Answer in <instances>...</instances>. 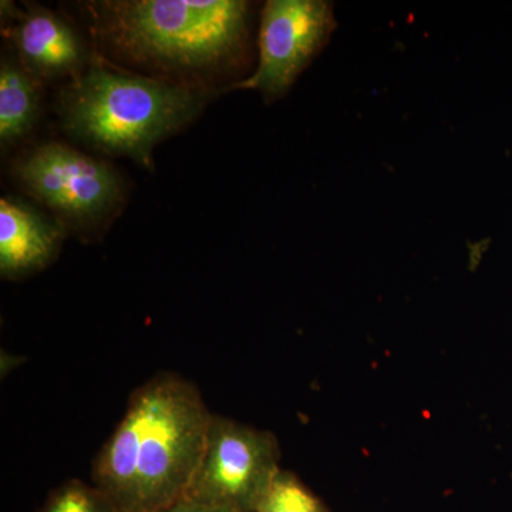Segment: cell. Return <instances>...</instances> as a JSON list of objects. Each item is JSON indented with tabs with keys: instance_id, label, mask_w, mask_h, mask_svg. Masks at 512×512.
<instances>
[{
	"instance_id": "obj_1",
	"label": "cell",
	"mask_w": 512,
	"mask_h": 512,
	"mask_svg": "<svg viewBox=\"0 0 512 512\" xmlns=\"http://www.w3.org/2000/svg\"><path fill=\"white\" fill-rule=\"evenodd\" d=\"M212 414L200 390L163 373L138 387L94 461L93 481L119 512H157L185 497Z\"/></svg>"
},
{
	"instance_id": "obj_2",
	"label": "cell",
	"mask_w": 512,
	"mask_h": 512,
	"mask_svg": "<svg viewBox=\"0 0 512 512\" xmlns=\"http://www.w3.org/2000/svg\"><path fill=\"white\" fill-rule=\"evenodd\" d=\"M89 10L114 55L160 72H221L248 42L249 5L242 0H106Z\"/></svg>"
},
{
	"instance_id": "obj_3",
	"label": "cell",
	"mask_w": 512,
	"mask_h": 512,
	"mask_svg": "<svg viewBox=\"0 0 512 512\" xmlns=\"http://www.w3.org/2000/svg\"><path fill=\"white\" fill-rule=\"evenodd\" d=\"M198 87L92 62L66 84L60 120L67 133L109 156L153 170V150L205 104Z\"/></svg>"
},
{
	"instance_id": "obj_4",
	"label": "cell",
	"mask_w": 512,
	"mask_h": 512,
	"mask_svg": "<svg viewBox=\"0 0 512 512\" xmlns=\"http://www.w3.org/2000/svg\"><path fill=\"white\" fill-rule=\"evenodd\" d=\"M281 450L274 434L212 414L200 464L184 498L228 512H256Z\"/></svg>"
},
{
	"instance_id": "obj_5",
	"label": "cell",
	"mask_w": 512,
	"mask_h": 512,
	"mask_svg": "<svg viewBox=\"0 0 512 512\" xmlns=\"http://www.w3.org/2000/svg\"><path fill=\"white\" fill-rule=\"evenodd\" d=\"M16 177L63 227L87 229L109 218L123 200L119 174L103 161L59 143L43 144L20 158Z\"/></svg>"
},
{
	"instance_id": "obj_6",
	"label": "cell",
	"mask_w": 512,
	"mask_h": 512,
	"mask_svg": "<svg viewBox=\"0 0 512 512\" xmlns=\"http://www.w3.org/2000/svg\"><path fill=\"white\" fill-rule=\"evenodd\" d=\"M336 28L333 8L323 0H271L262 10L259 63L232 89L258 90L266 100L285 96Z\"/></svg>"
},
{
	"instance_id": "obj_7",
	"label": "cell",
	"mask_w": 512,
	"mask_h": 512,
	"mask_svg": "<svg viewBox=\"0 0 512 512\" xmlns=\"http://www.w3.org/2000/svg\"><path fill=\"white\" fill-rule=\"evenodd\" d=\"M3 32L15 46L19 63L39 82L74 79L89 64L76 30L52 10L36 6L18 13Z\"/></svg>"
},
{
	"instance_id": "obj_8",
	"label": "cell",
	"mask_w": 512,
	"mask_h": 512,
	"mask_svg": "<svg viewBox=\"0 0 512 512\" xmlns=\"http://www.w3.org/2000/svg\"><path fill=\"white\" fill-rule=\"evenodd\" d=\"M62 222H53L15 198L0 200V275L18 279L42 271L59 254Z\"/></svg>"
},
{
	"instance_id": "obj_9",
	"label": "cell",
	"mask_w": 512,
	"mask_h": 512,
	"mask_svg": "<svg viewBox=\"0 0 512 512\" xmlns=\"http://www.w3.org/2000/svg\"><path fill=\"white\" fill-rule=\"evenodd\" d=\"M40 110V82L20 63L0 66V141L19 140L35 126Z\"/></svg>"
},
{
	"instance_id": "obj_10",
	"label": "cell",
	"mask_w": 512,
	"mask_h": 512,
	"mask_svg": "<svg viewBox=\"0 0 512 512\" xmlns=\"http://www.w3.org/2000/svg\"><path fill=\"white\" fill-rule=\"evenodd\" d=\"M256 512H330L326 504L299 480L282 470L276 474Z\"/></svg>"
},
{
	"instance_id": "obj_11",
	"label": "cell",
	"mask_w": 512,
	"mask_h": 512,
	"mask_svg": "<svg viewBox=\"0 0 512 512\" xmlns=\"http://www.w3.org/2000/svg\"><path fill=\"white\" fill-rule=\"evenodd\" d=\"M42 512H119L96 485L70 480L50 495Z\"/></svg>"
},
{
	"instance_id": "obj_12",
	"label": "cell",
	"mask_w": 512,
	"mask_h": 512,
	"mask_svg": "<svg viewBox=\"0 0 512 512\" xmlns=\"http://www.w3.org/2000/svg\"><path fill=\"white\" fill-rule=\"evenodd\" d=\"M157 512H228L220 508L211 507V505L197 503L190 498H181L177 503L168 505L163 510Z\"/></svg>"
}]
</instances>
